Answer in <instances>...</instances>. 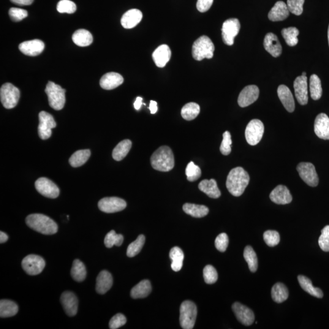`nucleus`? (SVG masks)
<instances>
[{
	"label": "nucleus",
	"mask_w": 329,
	"mask_h": 329,
	"mask_svg": "<svg viewBox=\"0 0 329 329\" xmlns=\"http://www.w3.org/2000/svg\"><path fill=\"white\" fill-rule=\"evenodd\" d=\"M249 180L248 173L243 168H233L227 178L226 187L228 191L234 197H240L248 186Z\"/></svg>",
	"instance_id": "1"
},
{
	"label": "nucleus",
	"mask_w": 329,
	"mask_h": 329,
	"mask_svg": "<svg viewBox=\"0 0 329 329\" xmlns=\"http://www.w3.org/2000/svg\"><path fill=\"white\" fill-rule=\"evenodd\" d=\"M26 222L31 229L43 235H53L58 232V226L56 222L45 215H29L26 217Z\"/></svg>",
	"instance_id": "2"
},
{
	"label": "nucleus",
	"mask_w": 329,
	"mask_h": 329,
	"mask_svg": "<svg viewBox=\"0 0 329 329\" xmlns=\"http://www.w3.org/2000/svg\"><path fill=\"white\" fill-rule=\"evenodd\" d=\"M151 164L154 170L168 172L175 167V157L172 150L167 146H162L152 155Z\"/></svg>",
	"instance_id": "3"
},
{
	"label": "nucleus",
	"mask_w": 329,
	"mask_h": 329,
	"mask_svg": "<svg viewBox=\"0 0 329 329\" xmlns=\"http://www.w3.org/2000/svg\"><path fill=\"white\" fill-rule=\"evenodd\" d=\"M215 46L210 38L206 35L198 38L192 47V55L197 61L212 59L214 56Z\"/></svg>",
	"instance_id": "4"
},
{
	"label": "nucleus",
	"mask_w": 329,
	"mask_h": 329,
	"mask_svg": "<svg viewBox=\"0 0 329 329\" xmlns=\"http://www.w3.org/2000/svg\"><path fill=\"white\" fill-rule=\"evenodd\" d=\"M65 91L61 86L49 81L46 86L45 93L48 95L49 105L54 110H60L64 107Z\"/></svg>",
	"instance_id": "5"
},
{
	"label": "nucleus",
	"mask_w": 329,
	"mask_h": 329,
	"mask_svg": "<svg viewBox=\"0 0 329 329\" xmlns=\"http://www.w3.org/2000/svg\"><path fill=\"white\" fill-rule=\"evenodd\" d=\"M197 307L194 303L186 301L180 307V325L182 329H192L194 328L197 317Z\"/></svg>",
	"instance_id": "6"
},
{
	"label": "nucleus",
	"mask_w": 329,
	"mask_h": 329,
	"mask_svg": "<svg viewBox=\"0 0 329 329\" xmlns=\"http://www.w3.org/2000/svg\"><path fill=\"white\" fill-rule=\"evenodd\" d=\"M20 93L18 89L10 83H6L0 90L1 102L5 108L10 110L18 104Z\"/></svg>",
	"instance_id": "7"
},
{
	"label": "nucleus",
	"mask_w": 329,
	"mask_h": 329,
	"mask_svg": "<svg viewBox=\"0 0 329 329\" xmlns=\"http://www.w3.org/2000/svg\"><path fill=\"white\" fill-rule=\"evenodd\" d=\"M264 133V125L260 119H252L247 124L245 130V137L250 145L255 146L262 140Z\"/></svg>",
	"instance_id": "8"
},
{
	"label": "nucleus",
	"mask_w": 329,
	"mask_h": 329,
	"mask_svg": "<svg viewBox=\"0 0 329 329\" xmlns=\"http://www.w3.org/2000/svg\"><path fill=\"white\" fill-rule=\"evenodd\" d=\"M21 266L29 275L35 276L42 273L45 266V262L39 255L31 254L24 258Z\"/></svg>",
	"instance_id": "9"
},
{
	"label": "nucleus",
	"mask_w": 329,
	"mask_h": 329,
	"mask_svg": "<svg viewBox=\"0 0 329 329\" xmlns=\"http://www.w3.org/2000/svg\"><path fill=\"white\" fill-rule=\"evenodd\" d=\"M240 29V21L237 18H230L225 20L222 26V40L225 44L231 46L234 43L235 37Z\"/></svg>",
	"instance_id": "10"
},
{
	"label": "nucleus",
	"mask_w": 329,
	"mask_h": 329,
	"mask_svg": "<svg viewBox=\"0 0 329 329\" xmlns=\"http://www.w3.org/2000/svg\"><path fill=\"white\" fill-rule=\"evenodd\" d=\"M39 124L38 134L42 140L48 139L52 134V129L56 127V123L51 114L42 111L39 115Z\"/></svg>",
	"instance_id": "11"
},
{
	"label": "nucleus",
	"mask_w": 329,
	"mask_h": 329,
	"mask_svg": "<svg viewBox=\"0 0 329 329\" xmlns=\"http://www.w3.org/2000/svg\"><path fill=\"white\" fill-rule=\"evenodd\" d=\"M297 171L301 178L307 185L311 187H317L319 183V178L315 167L311 163L301 162L297 167Z\"/></svg>",
	"instance_id": "12"
},
{
	"label": "nucleus",
	"mask_w": 329,
	"mask_h": 329,
	"mask_svg": "<svg viewBox=\"0 0 329 329\" xmlns=\"http://www.w3.org/2000/svg\"><path fill=\"white\" fill-rule=\"evenodd\" d=\"M126 201L117 197L103 198L99 203L100 210L107 214L122 211L126 208Z\"/></svg>",
	"instance_id": "13"
},
{
	"label": "nucleus",
	"mask_w": 329,
	"mask_h": 329,
	"mask_svg": "<svg viewBox=\"0 0 329 329\" xmlns=\"http://www.w3.org/2000/svg\"><path fill=\"white\" fill-rule=\"evenodd\" d=\"M35 186L37 192L45 197L54 199L59 197L60 190L58 187L48 178L38 179L35 181Z\"/></svg>",
	"instance_id": "14"
},
{
	"label": "nucleus",
	"mask_w": 329,
	"mask_h": 329,
	"mask_svg": "<svg viewBox=\"0 0 329 329\" xmlns=\"http://www.w3.org/2000/svg\"><path fill=\"white\" fill-rule=\"evenodd\" d=\"M259 97V89L255 85L245 87L240 92L238 99V105L246 108L256 102Z\"/></svg>",
	"instance_id": "15"
},
{
	"label": "nucleus",
	"mask_w": 329,
	"mask_h": 329,
	"mask_svg": "<svg viewBox=\"0 0 329 329\" xmlns=\"http://www.w3.org/2000/svg\"><path fill=\"white\" fill-rule=\"evenodd\" d=\"M232 310L236 319L244 326H251L254 322V312L248 307L240 303H235L232 305Z\"/></svg>",
	"instance_id": "16"
},
{
	"label": "nucleus",
	"mask_w": 329,
	"mask_h": 329,
	"mask_svg": "<svg viewBox=\"0 0 329 329\" xmlns=\"http://www.w3.org/2000/svg\"><path fill=\"white\" fill-rule=\"evenodd\" d=\"M295 93L296 99L301 105L308 103V84L306 76L301 75L294 81Z\"/></svg>",
	"instance_id": "17"
},
{
	"label": "nucleus",
	"mask_w": 329,
	"mask_h": 329,
	"mask_svg": "<svg viewBox=\"0 0 329 329\" xmlns=\"http://www.w3.org/2000/svg\"><path fill=\"white\" fill-rule=\"evenodd\" d=\"M61 302L64 311L69 317H74L77 314L78 300L74 293L65 292L62 293Z\"/></svg>",
	"instance_id": "18"
},
{
	"label": "nucleus",
	"mask_w": 329,
	"mask_h": 329,
	"mask_svg": "<svg viewBox=\"0 0 329 329\" xmlns=\"http://www.w3.org/2000/svg\"><path fill=\"white\" fill-rule=\"evenodd\" d=\"M21 52L29 56H36L42 53L45 48V44L42 40H32L23 42L19 45Z\"/></svg>",
	"instance_id": "19"
},
{
	"label": "nucleus",
	"mask_w": 329,
	"mask_h": 329,
	"mask_svg": "<svg viewBox=\"0 0 329 329\" xmlns=\"http://www.w3.org/2000/svg\"><path fill=\"white\" fill-rule=\"evenodd\" d=\"M270 198L273 203L282 205H287L292 202L293 200L290 190L286 186L282 185L277 186L271 192Z\"/></svg>",
	"instance_id": "20"
},
{
	"label": "nucleus",
	"mask_w": 329,
	"mask_h": 329,
	"mask_svg": "<svg viewBox=\"0 0 329 329\" xmlns=\"http://www.w3.org/2000/svg\"><path fill=\"white\" fill-rule=\"evenodd\" d=\"M315 134L323 140H329V118L326 114H319L315 119L314 124Z\"/></svg>",
	"instance_id": "21"
},
{
	"label": "nucleus",
	"mask_w": 329,
	"mask_h": 329,
	"mask_svg": "<svg viewBox=\"0 0 329 329\" xmlns=\"http://www.w3.org/2000/svg\"><path fill=\"white\" fill-rule=\"evenodd\" d=\"M265 49L271 55L277 58L282 54V48L277 35L270 32L265 35L264 42Z\"/></svg>",
	"instance_id": "22"
},
{
	"label": "nucleus",
	"mask_w": 329,
	"mask_h": 329,
	"mask_svg": "<svg viewBox=\"0 0 329 329\" xmlns=\"http://www.w3.org/2000/svg\"><path fill=\"white\" fill-rule=\"evenodd\" d=\"M124 82L122 76L117 73L110 72L103 76L100 81V86L103 89L112 90L118 88Z\"/></svg>",
	"instance_id": "23"
},
{
	"label": "nucleus",
	"mask_w": 329,
	"mask_h": 329,
	"mask_svg": "<svg viewBox=\"0 0 329 329\" xmlns=\"http://www.w3.org/2000/svg\"><path fill=\"white\" fill-rule=\"evenodd\" d=\"M277 94L282 105L288 112H293L295 110V103L292 92L286 86L281 85L277 89Z\"/></svg>",
	"instance_id": "24"
},
{
	"label": "nucleus",
	"mask_w": 329,
	"mask_h": 329,
	"mask_svg": "<svg viewBox=\"0 0 329 329\" xmlns=\"http://www.w3.org/2000/svg\"><path fill=\"white\" fill-rule=\"evenodd\" d=\"M113 277L108 271L100 272L97 278L96 291L100 295H104L112 287Z\"/></svg>",
	"instance_id": "25"
},
{
	"label": "nucleus",
	"mask_w": 329,
	"mask_h": 329,
	"mask_svg": "<svg viewBox=\"0 0 329 329\" xmlns=\"http://www.w3.org/2000/svg\"><path fill=\"white\" fill-rule=\"evenodd\" d=\"M143 14L140 10L133 9L129 10L121 19V25L126 29L134 28L142 19Z\"/></svg>",
	"instance_id": "26"
},
{
	"label": "nucleus",
	"mask_w": 329,
	"mask_h": 329,
	"mask_svg": "<svg viewBox=\"0 0 329 329\" xmlns=\"http://www.w3.org/2000/svg\"><path fill=\"white\" fill-rule=\"evenodd\" d=\"M290 11L287 5L282 1H277L268 13L271 21H279L285 20L289 16Z\"/></svg>",
	"instance_id": "27"
},
{
	"label": "nucleus",
	"mask_w": 329,
	"mask_h": 329,
	"mask_svg": "<svg viewBox=\"0 0 329 329\" xmlns=\"http://www.w3.org/2000/svg\"><path fill=\"white\" fill-rule=\"evenodd\" d=\"M171 56V51L167 45L159 46L153 53V59L156 66L159 68L164 67L169 62Z\"/></svg>",
	"instance_id": "28"
},
{
	"label": "nucleus",
	"mask_w": 329,
	"mask_h": 329,
	"mask_svg": "<svg viewBox=\"0 0 329 329\" xmlns=\"http://www.w3.org/2000/svg\"><path fill=\"white\" fill-rule=\"evenodd\" d=\"M201 192L205 193L209 197L217 199L221 196V192L218 187L217 181L214 179L201 181L198 186Z\"/></svg>",
	"instance_id": "29"
},
{
	"label": "nucleus",
	"mask_w": 329,
	"mask_h": 329,
	"mask_svg": "<svg viewBox=\"0 0 329 329\" xmlns=\"http://www.w3.org/2000/svg\"><path fill=\"white\" fill-rule=\"evenodd\" d=\"M151 291V282L148 280H143L132 288L130 296L133 299L145 298L150 294Z\"/></svg>",
	"instance_id": "30"
},
{
	"label": "nucleus",
	"mask_w": 329,
	"mask_h": 329,
	"mask_svg": "<svg viewBox=\"0 0 329 329\" xmlns=\"http://www.w3.org/2000/svg\"><path fill=\"white\" fill-rule=\"evenodd\" d=\"M73 42L80 47H88L93 42V37L88 30L79 29L72 36Z\"/></svg>",
	"instance_id": "31"
},
{
	"label": "nucleus",
	"mask_w": 329,
	"mask_h": 329,
	"mask_svg": "<svg viewBox=\"0 0 329 329\" xmlns=\"http://www.w3.org/2000/svg\"><path fill=\"white\" fill-rule=\"evenodd\" d=\"M298 279L301 288L310 295L318 298L323 297L322 290L319 288L313 286L312 282L308 277L300 275L298 277Z\"/></svg>",
	"instance_id": "32"
},
{
	"label": "nucleus",
	"mask_w": 329,
	"mask_h": 329,
	"mask_svg": "<svg viewBox=\"0 0 329 329\" xmlns=\"http://www.w3.org/2000/svg\"><path fill=\"white\" fill-rule=\"evenodd\" d=\"M183 210L187 214L195 218L205 217L209 212L208 207L190 203L185 204Z\"/></svg>",
	"instance_id": "33"
},
{
	"label": "nucleus",
	"mask_w": 329,
	"mask_h": 329,
	"mask_svg": "<svg viewBox=\"0 0 329 329\" xmlns=\"http://www.w3.org/2000/svg\"><path fill=\"white\" fill-rule=\"evenodd\" d=\"M170 257L172 263H171V268L174 271L178 272L181 270L183 266L184 254L180 247H174L171 249Z\"/></svg>",
	"instance_id": "34"
},
{
	"label": "nucleus",
	"mask_w": 329,
	"mask_h": 329,
	"mask_svg": "<svg viewBox=\"0 0 329 329\" xmlns=\"http://www.w3.org/2000/svg\"><path fill=\"white\" fill-rule=\"evenodd\" d=\"M132 147L131 141L124 140L119 142L112 152V157L116 161H121L128 154Z\"/></svg>",
	"instance_id": "35"
},
{
	"label": "nucleus",
	"mask_w": 329,
	"mask_h": 329,
	"mask_svg": "<svg viewBox=\"0 0 329 329\" xmlns=\"http://www.w3.org/2000/svg\"><path fill=\"white\" fill-rule=\"evenodd\" d=\"M18 311V307L14 302L2 300L0 301V317L9 318L15 316Z\"/></svg>",
	"instance_id": "36"
},
{
	"label": "nucleus",
	"mask_w": 329,
	"mask_h": 329,
	"mask_svg": "<svg viewBox=\"0 0 329 329\" xmlns=\"http://www.w3.org/2000/svg\"><path fill=\"white\" fill-rule=\"evenodd\" d=\"M271 296L273 301L277 303H282L286 301L288 298L287 287L282 283H277L272 288Z\"/></svg>",
	"instance_id": "37"
},
{
	"label": "nucleus",
	"mask_w": 329,
	"mask_h": 329,
	"mask_svg": "<svg viewBox=\"0 0 329 329\" xmlns=\"http://www.w3.org/2000/svg\"><path fill=\"white\" fill-rule=\"evenodd\" d=\"M91 152L89 149H83V150L76 151L69 159L70 164L72 167L75 168L81 167V166L86 164L89 157H91Z\"/></svg>",
	"instance_id": "38"
},
{
	"label": "nucleus",
	"mask_w": 329,
	"mask_h": 329,
	"mask_svg": "<svg viewBox=\"0 0 329 329\" xmlns=\"http://www.w3.org/2000/svg\"><path fill=\"white\" fill-rule=\"evenodd\" d=\"M71 275L75 281L81 282L85 280L87 271L85 265L81 260L76 259L73 263Z\"/></svg>",
	"instance_id": "39"
},
{
	"label": "nucleus",
	"mask_w": 329,
	"mask_h": 329,
	"mask_svg": "<svg viewBox=\"0 0 329 329\" xmlns=\"http://www.w3.org/2000/svg\"><path fill=\"white\" fill-rule=\"evenodd\" d=\"M200 112V106L195 103H189L182 108L181 115L182 118L187 121L195 119Z\"/></svg>",
	"instance_id": "40"
},
{
	"label": "nucleus",
	"mask_w": 329,
	"mask_h": 329,
	"mask_svg": "<svg viewBox=\"0 0 329 329\" xmlns=\"http://www.w3.org/2000/svg\"><path fill=\"white\" fill-rule=\"evenodd\" d=\"M310 92L312 99L314 100H320L322 96V83L317 75H312L310 78Z\"/></svg>",
	"instance_id": "41"
},
{
	"label": "nucleus",
	"mask_w": 329,
	"mask_h": 329,
	"mask_svg": "<svg viewBox=\"0 0 329 329\" xmlns=\"http://www.w3.org/2000/svg\"><path fill=\"white\" fill-rule=\"evenodd\" d=\"M300 31L295 27H290V28L282 29V35L284 37L287 44L290 47H295L298 43V35Z\"/></svg>",
	"instance_id": "42"
},
{
	"label": "nucleus",
	"mask_w": 329,
	"mask_h": 329,
	"mask_svg": "<svg viewBox=\"0 0 329 329\" xmlns=\"http://www.w3.org/2000/svg\"><path fill=\"white\" fill-rule=\"evenodd\" d=\"M243 255L244 259L249 266L250 271L252 273H255L258 268V259L256 253L251 246H247L244 250Z\"/></svg>",
	"instance_id": "43"
},
{
	"label": "nucleus",
	"mask_w": 329,
	"mask_h": 329,
	"mask_svg": "<svg viewBox=\"0 0 329 329\" xmlns=\"http://www.w3.org/2000/svg\"><path fill=\"white\" fill-rule=\"evenodd\" d=\"M145 243V236L140 235L136 240L130 243L127 249V255L129 257H134L139 254Z\"/></svg>",
	"instance_id": "44"
},
{
	"label": "nucleus",
	"mask_w": 329,
	"mask_h": 329,
	"mask_svg": "<svg viewBox=\"0 0 329 329\" xmlns=\"http://www.w3.org/2000/svg\"><path fill=\"white\" fill-rule=\"evenodd\" d=\"M124 240L123 236L117 234L115 230H111L105 236V244L108 248H111L114 245L120 246Z\"/></svg>",
	"instance_id": "45"
},
{
	"label": "nucleus",
	"mask_w": 329,
	"mask_h": 329,
	"mask_svg": "<svg viewBox=\"0 0 329 329\" xmlns=\"http://www.w3.org/2000/svg\"><path fill=\"white\" fill-rule=\"evenodd\" d=\"M187 180L194 182L198 180L201 176V170L198 166L196 165L194 162H190L186 170Z\"/></svg>",
	"instance_id": "46"
},
{
	"label": "nucleus",
	"mask_w": 329,
	"mask_h": 329,
	"mask_svg": "<svg viewBox=\"0 0 329 329\" xmlns=\"http://www.w3.org/2000/svg\"><path fill=\"white\" fill-rule=\"evenodd\" d=\"M204 279L206 284H213L217 281L218 273L213 266L208 265L205 266L203 270Z\"/></svg>",
	"instance_id": "47"
},
{
	"label": "nucleus",
	"mask_w": 329,
	"mask_h": 329,
	"mask_svg": "<svg viewBox=\"0 0 329 329\" xmlns=\"http://www.w3.org/2000/svg\"><path fill=\"white\" fill-rule=\"evenodd\" d=\"M57 10L60 13H73L77 10V5L70 0H61L58 2Z\"/></svg>",
	"instance_id": "48"
},
{
	"label": "nucleus",
	"mask_w": 329,
	"mask_h": 329,
	"mask_svg": "<svg viewBox=\"0 0 329 329\" xmlns=\"http://www.w3.org/2000/svg\"><path fill=\"white\" fill-rule=\"evenodd\" d=\"M263 238H264L266 244L270 247L277 245L281 240L279 233L275 230L266 231L263 234Z\"/></svg>",
	"instance_id": "49"
},
{
	"label": "nucleus",
	"mask_w": 329,
	"mask_h": 329,
	"mask_svg": "<svg viewBox=\"0 0 329 329\" xmlns=\"http://www.w3.org/2000/svg\"><path fill=\"white\" fill-rule=\"evenodd\" d=\"M305 0H287V7L290 12L300 15L303 12V5Z\"/></svg>",
	"instance_id": "50"
},
{
	"label": "nucleus",
	"mask_w": 329,
	"mask_h": 329,
	"mask_svg": "<svg viewBox=\"0 0 329 329\" xmlns=\"http://www.w3.org/2000/svg\"><path fill=\"white\" fill-rule=\"evenodd\" d=\"M223 139H222L221 146H220V151L221 153L224 155V156H227L231 153V145H232V141L231 139V135L229 131H225L223 135Z\"/></svg>",
	"instance_id": "51"
},
{
	"label": "nucleus",
	"mask_w": 329,
	"mask_h": 329,
	"mask_svg": "<svg viewBox=\"0 0 329 329\" xmlns=\"http://www.w3.org/2000/svg\"><path fill=\"white\" fill-rule=\"evenodd\" d=\"M318 243L323 251L329 252V225H326L322 230Z\"/></svg>",
	"instance_id": "52"
},
{
	"label": "nucleus",
	"mask_w": 329,
	"mask_h": 329,
	"mask_svg": "<svg viewBox=\"0 0 329 329\" xmlns=\"http://www.w3.org/2000/svg\"><path fill=\"white\" fill-rule=\"evenodd\" d=\"M229 244V237L225 233H220L215 241V245L219 251L224 252L226 251Z\"/></svg>",
	"instance_id": "53"
},
{
	"label": "nucleus",
	"mask_w": 329,
	"mask_h": 329,
	"mask_svg": "<svg viewBox=\"0 0 329 329\" xmlns=\"http://www.w3.org/2000/svg\"><path fill=\"white\" fill-rule=\"evenodd\" d=\"M9 14L12 20L18 22V21L22 20L24 18L27 17L28 12L26 10L20 9V8L12 7L10 8Z\"/></svg>",
	"instance_id": "54"
},
{
	"label": "nucleus",
	"mask_w": 329,
	"mask_h": 329,
	"mask_svg": "<svg viewBox=\"0 0 329 329\" xmlns=\"http://www.w3.org/2000/svg\"><path fill=\"white\" fill-rule=\"evenodd\" d=\"M127 320L124 315L118 314L113 316L110 322V329H116L123 326L126 323Z\"/></svg>",
	"instance_id": "55"
},
{
	"label": "nucleus",
	"mask_w": 329,
	"mask_h": 329,
	"mask_svg": "<svg viewBox=\"0 0 329 329\" xmlns=\"http://www.w3.org/2000/svg\"><path fill=\"white\" fill-rule=\"evenodd\" d=\"M214 0H198L197 7L200 12L208 11L213 4Z\"/></svg>",
	"instance_id": "56"
},
{
	"label": "nucleus",
	"mask_w": 329,
	"mask_h": 329,
	"mask_svg": "<svg viewBox=\"0 0 329 329\" xmlns=\"http://www.w3.org/2000/svg\"><path fill=\"white\" fill-rule=\"evenodd\" d=\"M13 3L20 6H28L33 2L34 0H10Z\"/></svg>",
	"instance_id": "57"
},
{
	"label": "nucleus",
	"mask_w": 329,
	"mask_h": 329,
	"mask_svg": "<svg viewBox=\"0 0 329 329\" xmlns=\"http://www.w3.org/2000/svg\"><path fill=\"white\" fill-rule=\"evenodd\" d=\"M149 109V110H150L151 114L156 113L157 112V110H158V108H157V102H155V101H151Z\"/></svg>",
	"instance_id": "58"
},
{
	"label": "nucleus",
	"mask_w": 329,
	"mask_h": 329,
	"mask_svg": "<svg viewBox=\"0 0 329 329\" xmlns=\"http://www.w3.org/2000/svg\"><path fill=\"white\" fill-rule=\"evenodd\" d=\"M143 99L140 97H138L136 99L135 102L134 103V106L136 110H138L141 107V105H143L142 103Z\"/></svg>",
	"instance_id": "59"
},
{
	"label": "nucleus",
	"mask_w": 329,
	"mask_h": 329,
	"mask_svg": "<svg viewBox=\"0 0 329 329\" xmlns=\"http://www.w3.org/2000/svg\"><path fill=\"white\" fill-rule=\"evenodd\" d=\"M8 240V236L3 232H0V243H4Z\"/></svg>",
	"instance_id": "60"
},
{
	"label": "nucleus",
	"mask_w": 329,
	"mask_h": 329,
	"mask_svg": "<svg viewBox=\"0 0 329 329\" xmlns=\"http://www.w3.org/2000/svg\"><path fill=\"white\" fill-rule=\"evenodd\" d=\"M328 41H329V25L328 28Z\"/></svg>",
	"instance_id": "61"
},
{
	"label": "nucleus",
	"mask_w": 329,
	"mask_h": 329,
	"mask_svg": "<svg viewBox=\"0 0 329 329\" xmlns=\"http://www.w3.org/2000/svg\"><path fill=\"white\" fill-rule=\"evenodd\" d=\"M302 75L306 76H306H307L306 73V72H304V73H303V75Z\"/></svg>",
	"instance_id": "62"
}]
</instances>
